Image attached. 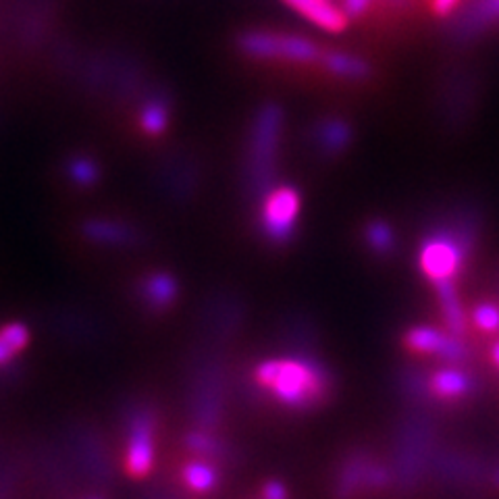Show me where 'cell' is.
I'll return each mask as SVG.
<instances>
[{
  "instance_id": "obj_1",
  "label": "cell",
  "mask_w": 499,
  "mask_h": 499,
  "mask_svg": "<svg viewBox=\"0 0 499 499\" xmlns=\"http://www.w3.org/2000/svg\"><path fill=\"white\" fill-rule=\"evenodd\" d=\"M256 381L294 408L314 406L327 392L324 373L302 360H269L256 368Z\"/></svg>"
},
{
  "instance_id": "obj_2",
  "label": "cell",
  "mask_w": 499,
  "mask_h": 499,
  "mask_svg": "<svg viewBox=\"0 0 499 499\" xmlns=\"http://www.w3.org/2000/svg\"><path fill=\"white\" fill-rule=\"evenodd\" d=\"M237 46L252 59H281L289 63H314L321 59V50L308 38L273 32H245Z\"/></svg>"
},
{
  "instance_id": "obj_3",
  "label": "cell",
  "mask_w": 499,
  "mask_h": 499,
  "mask_svg": "<svg viewBox=\"0 0 499 499\" xmlns=\"http://www.w3.org/2000/svg\"><path fill=\"white\" fill-rule=\"evenodd\" d=\"M300 215V194L292 185H279L263 205V231L274 244H284L294 235Z\"/></svg>"
},
{
  "instance_id": "obj_4",
  "label": "cell",
  "mask_w": 499,
  "mask_h": 499,
  "mask_svg": "<svg viewBox=\"0 0 499 499\" xmlns=\"http://www.w3.org/2000/svg\"><path fill=\"white\" fill-rule=\"evenodd\" d=\"M462 260H464V250L454 237H450V234L431 235L423 244L421 256H418L423 273L435 285L444 284V281H452L455 273L460 271Z\"/></svg>"
},
{
  "instance_id": "obj_5",
  "label": "cell",
  "mask_w": 499,
  "mask_h": 499,
  "mask_svg": "<svg viewBox=\"0 0 499 499\" xmlns=\"http://www.w3.org/2000/svg\"><path fill=\"white\" fill-rule=\"evenodd\" d=\"M281 125H284V115L279 106L269 105L258 113L254 135H252V165L258 171H266V166H271L279 146Z\"/></svg>"
},
{
  "instance_id": "obj_6",
  "label": "cell",
  "mask_w": 499,
  "mask_h": 499,
  "mask_svg": "<svg viewBox=\"0 0 499 499\" xmlns=\"http://www.w3.org/2000/svg\"><path fill=\"white\" fill-rule=\"evenodd\" d=\"M404 344L412 352L435 354V356L450 360V363H458V360L464 358V348L454 337L444 335V333L429 327H416L408 331Z\"/></svg>"
},
{
  "instance_id": "obj_7",
  "label": "cell",
  "mask_w": 499,
  "mask_h": 499,
  "mask_svg": "<svg viewBox=\"0 0 499 499\" xmlns=\"http://www.w3.org/2000/svg\"><path fill=\"white\" fill-rule=\"evenodd\" d=\"M152 462H155V447H152L150 421L148 418H137L127 445V473L135 479H142L152 470Z\"/></svg>"
},
{
  "instance_id": "obj_8",
  "label": "cell",
  "mask_w": 499,
  "mask_h": 499,
  "mask_svg": "<svg viewBox=\"0 0 499 499\" xmlns=\"http://www.w3.org/2000/svg\"><path fill=\"white\" fill-rule=\"evenodd\" d=\"M284 3L324 32L339 34L348 27V15L327 0H284Z\"/></svg>"
},
{
  "instance_id": "obj_9",
  "label": "cell",
  "mask_w": 499,
  "mask_h": 499,
  "mask_svg": "<svg viewBox=\"0 0 499 499\" xmlns=\"http://www.w3.org/2000/svg\"><path fill=\"white\" fill-rule=\"evenodd\" d=\"M321 61L329 74L344 79H364L368 77V74H371L368 65L360 59V56L337 53V50L321 55Z\"/></svg>"
},
{
  "instance_id": "obj_10",
  "label": "cell",
  "mask_w": 499,
  "mask_h": 499,
  "mask_svg": "<svg viewBox=\"0 0 499 499\" xmlns=\"http://www.w3.org/2000/svg\"><path fill=\"white\" fill-rule=\"evenodd\" d=\"M352 140V132L348 123L342 119H327L316 127V142L318 146L327 152H342L348 148Z\"/></svg>"
},
{
  "instance_id": "obj_11",
  "label": "cell",
  "mask_w": 499,
  "mask_h": 499,
  "mask_svg": "<svg viewBox=\"0 0 499 499\" xmlns=\"http://www.w3.org/2000/svg\"><path fill=\"white\" fill-rule=\"evenodd\" d=\"M437 292H439L441 308H444L447 327H450V331L455 333V335H460V333L466 327V318H464V313H462L460 300H458V295H455L452 281L437 284Z\"/></svg>"
},
{
  "instance_id": "obj_12",
  "label": "cell",
  "mask_w": 499,
  "mask_h": 499,
  "mask_svg": "<svg viewBox=\"0 0 499 499\" xmlns=\"http://www.w3.org/2000/svg\"><path fill=\"white\" fill-rule=\"evenodd\" d=\"M27 344H30V333H27L24 324L13 323L0 329V366L9 363Z\"/></svg>"
},
{
  "instance_id": "obj_13",
  "label": "cell",
  "mask_w": 499,
  "mask_h": 499,
  "mask_svg": "<svg viewBox=\"0 0 499 499\" xmlns=\"http://www.w3.org/2000/svg\"><path fill=\"white\" fill-rule=\"evenodd\" d=\"M433 392L439 397H460L468 389V379L460 371L445 368L433 374Z\"/></svg>"
},
{
  "instance_id": "obj_14",
  "label": "cell",
  "mask_w": 499,
  "mask_h": 499,
  "mask_svg": "<svg viewBox=\"0 0 499 499\" xmlns=\"http://www.w3.org/2000/svg\"><path fill=\"white\" fill-rule=\"evenodd\" d=\"M177 285L166 274H155L146 284V298L155 308H166V304L175 298Z\"/></svg>"
},
{
  "instance_id": "obj_15",
  "label": "cell",
  "mask_w": 499,
  "mask_h": 499,
  "mask_svg": "<svg viewBox=\"0 0 499 499\" xmlns=\"http://www.w3.org/2000/svg\"><path fill=\"white\" fill-rule=\"evenodd\" d=\"M184 479L194 491L206 494L216 484V470L208 464H202V462H192L184 470Z\"/></svg>"
},
{
  "instance_id": "obj_16",
  "label": "cell",
  "mask_w": 499,
  "mask_h": 499,
  "mask_svg": "<svg viewBox=\"0 0 499 499\" xmlns=\"http://www.w3.org/2000/svg\"><path fill=\"white\" fill-rule=\"evenodd\" d=\"M366 240L371 244L373 250L377 252H389L394 248V234L385 223L374 221L366 227Z\"/></svg>"
},
{
  "instance_id": "obj_17",
  "label": "cell",
  "mask_w": 499,
  "mask_h": 499,
  "mask_svg": "<svg viewBox=\"0 0 499 499\" xmlns=\"http://www.w3.org/2000/svg\"><path fill=\"white\" fill-rule=\"evenodd\" d=\"M142 127L146 134H161L166 127V108L161 103H152L142 113Z\"/></svg>"
},
{
  "instance_id": "obj_18",
  "label": "cell",
  "mask_w": 499,
  "mask_h": 499,
  "mask_svg": "<svg viewBox=\"0 0 499 499\" xmlns=\"http://www.w3.org/2000/svg\"><path fill=\"white\" fill-rule=\"evenodd\" d=\"M474 323L483 331H497L499 329V308L494 304H483L474 310Z\"/></svg>"
},
{
  "instance_id": "obj_19",
  "label": "cell",
  "mask_w": 499,
  "mask_h": 499,
  "mask_svg": "<svg viewBox=\"0 0 499 499\" xmlns=\"http://www.w3.org/2000/svg\"><path fill=\"white\" fill-rule=\"evenodd\" d=\"M373 0H344V13L348 17H360L371 6Z\"/></svg>"
},
{
  "instance_id": "obj_20",
  "label": "cell",
  "mask_w": 499,
  "mask_h": 499,
  "mask_svg": "<svg viewBox=\"0 0 499 499\" xmlns=\"http://www.w3.org/2000/svg\"><path fill=\"white\" fill-rule=\"evenodd\" d=\"M460 0H433V11L437 13V15L445 17L450 15V13L458 6Z\"/></svg>"
},
{
  "instance_id": "obj_21",
  "label": "cell",
  "mask_w": 499,
  "mask_h": 499,
  "mask_svg": "<svg viewBox=\"0 0 499 499\" xmlns=\"http://www.w3.org/2000/svg\"><path fill=\"white\" fill-rule=\"evenodd\" d=\"M479 17H499V0H483Z\"/></svg>"
},
{
  "instance_id": "obj_22",
  "label": "cell",
  "mask_w": 499,
  "mask_h": 499,
  "mask_svg": "<svg viewBox=\"0 0 499 499\" xmlns=\"http://www.w3.org/2000/svg\"><path fill=\"white\" fill-rule=\"evenodd\" d=\"M264 497L266 499H285V489L284 484L279 483H269L264 487Z\"/></svg>"
},
{
  "instance_id": "obj_23",
  "label": "cell",
  "mask_w": 499,
  "mask_h": 499,
  "mask_svg": "<svg viewBox=\"0 0 499 499\" xmlns=\"http://www.w3.org/2000/svg\"><path fill=\"white\" fill-rule=\"evenodd\" d=\"M494 360H495V364L499 366V344L494 348Z\"/></svg>"
}]
</instances>
